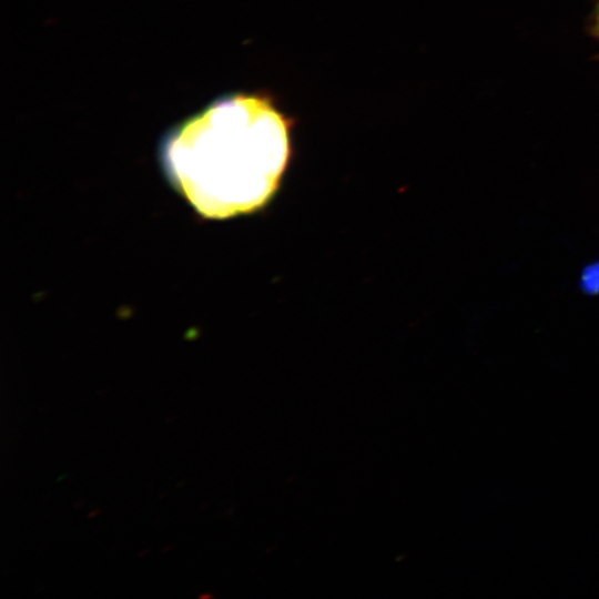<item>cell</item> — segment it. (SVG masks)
Instances as JSON below:
<instances>
[{
    "label": "cell",
    "mask_w": 599,
    "mask_h": 599,
    "mask_svg": "<svg viewBox=\"0 0 599 599\" xmlns=\"http://www.w3.org/2000/svg\"><path fill=\"white\" fill-rule=\"evenodd\" d=\"M290 154V122L267 98L243 93L222 97L184 120L161 148L171 184L213 220L264 206Z\"/></svg>",
    "instance_id": "obj_1"
},
{
    "label": "cell",
    "mask_w": 599,
    "mask_h": 599,
    "mask_svg": "<svg viewBox=\"0 0 599 599\" xmlns=\"http://www.w3.org/2000/svg\"><path fill=\"white\" fill-rule=\"evenodd\" d=\"M580 284L586 293L599 294V262H595L583 270Z\"/></svg>",
    "instance_id": "obj_2"
},
{
    "label": "cell",
    "mask_w": 599,
    "mask_h": 599,
    "mask_svg": "<svg viewBox=\"0 0 599 599\" xmlns=\"http://www.w3.org/2000/svg\"><path fill=\"white\" fill-rule=\"evenodd\" d=\"M597 32L599 34V16H598V20H597Z\"/></svg>",
    "instance_id": "obj_3"
}]
</instances>
